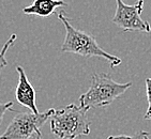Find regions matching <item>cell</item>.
I'll list each match as a JSON object with an SVG mask.
<instances>
[{"instance_id": "6da1fadb", "label": "cell", "mask_w": 151, "mask_h": 139, "mask_svg": "<svg viewBox=\"0 0 151 139\" xmlns=\"http://www.w3.org/2000/svg\"><path fill=\"white\" fill-rule=\"evenodd\" d=\"M57 16L65 28V38L61 46L62 52L76 54V55L83 56L86 58L100 57L108 61L111 67H115L121 63L122 60L119 57L111 55L107 52H105L103 48H101L92 35L83 30L74 28L71 25L70 19L64 12L58 13Z\"/></svg>"}, {"instance_id": "7a4b0ae2", "label": "cell", "mask_w": 151, "mask_h": 139, "mask_svg": "<svg viewBox=\"0 0 151 139\" xmlns=\"http://www.w3.org/2000/svg\"><path fill=\"white\" fill-rule=\"evenodd\" d=\"M50 130L59 139H75L90 134L87 110L70 104L61 109H54L50 116Z\"/></svg>"}, {"instance_id": "3957f363", "label": "cell", "mask_w": 151, "mask_h": 139, "mask_svg": "<svg viewBox=\"0 0 151 139\" xmlns=\"http://www.w3.org/2000/svg\"><path fill=\"white\" fill-rule=\"evenodd\" d=\"M132 86V82L119 84L107 74H93L87 92L79 96V106L85 110L111 105Z\"/></svg>"}, {"instance_id": "277c9868", "label": "cell", "mask_w": 151, "mask_h": 139, "mask_svg": "<svg viewBox=\"0 0 151 139\" xmlns=\"http://www.w3.org/2000/svg\"><path fill=\"white\" fill-rule=\"evenodd\" d=\"M54 109L43 113L17 112L10 122L0 139H41V128L50 120Z\"/></svg>"}, {"instance_id": "5b68a950", "label": "cell", "mask_w": 151, "mask_h": 139, "mask_svg": "<svg viewBox=\"0 0 151 139\" xmlns=\"http://www.w3.org/2000/svg\"><path fill=\"white\" fill-rule=\"evenodd\" d=\"M116 13L113 17V23L115 25L124 32L151 31L150 24L142 18L144 0H137V2L133 6L125 4L123 0H116Z\"/></svg>"}, {"instance_id": "8992f818", "label": "cell", "mask_w": 151, "mask_h": 139, "mask_svg": "<svg viewBox=\"0 0 151 139\" xmlns=\"http://www.w3.org/2000/svg\"><path fill=\"white\" fill-rule=\"evenodd\" d=\"M16 72L18 73V84L15 90V99L18 104L27 107L30 111L35 113H40L35 103V90L29 79L27 77L26 73L20 65L16 67Z\"/></svg>"}, {"instance_id": "52a82bcc", "label": "cell", "mask_w": 151, "mask_h": 139, "mask_svg": "<svg viewBox=\"0 0 151 139\" xmlns=\"http://www.w3.org/2000/svg\"><path fill=\"white\" fill-rule=\"evenodd\" d=\"M63 0H35L28 6H25L23 12L28 15H38L40 17L46 18L60 6H67Z\"/></svg>"}, {"instance_id": "ba28073f", "label": "cell", "mask_w": 151, "mask_h": 139, "mask_svg": "<svg viewBox=\"0 0 151 139\" xmlns=\"http://www.w3.org/2000/svg\"><path fill=\"white\" fill-rule=\"evenodd\" d=\"M15 40H16V34L13 33V34L8 39V41H6V43H4V45H3L2 49H1V52H0V70L2 69V67H6L8 61L6 60V52L9 50L10 47L13 45V43L15 42Z\"/></svg>"}, {"instance_id": "9c48e42d", "label": "cell", "mask_w": 151, "mask_h": 139, "mask_svg": "<svg viewBox=\"0 0 151 139\" xmlns=\"http://www.w3.org/2000/svg\"><path fill=\"white\" fill-rule=\"evenodd\" d=\"M107 139H149V133L145 130H140L138 133L134 134L132 136L128 135H117V136H109Z\"/></svg>"}, {"instance_id": "30bf717a", "label": "cell", "mask_w": 151, "mask_h": 139, "mask_svg": "<svg viewBox=\"0 0 151 139\" xmlns=\"http://www.w3.org/2000/svg\"><path fill=\"white\" fill-rule=\"evenodd\" d=\"M13 102H8V103H4V104H0V125L2 123V120H3V117H4V113L6 111H14L13 108Z\"/></svg>"}, {"instance_id": "8fae6325", "label": "cell", "mask_w": 151, "mask_h": 139, "mask_svg": "<svg viewBox=\"0 0 151 139\" xmlns=\"http://www.w3.org/2000/svg\"><path fill=\"white\" fill-rule=\"evenodd\" d=\"M146 93H147V101H148L147 112H149L151 111V77L146 78Z\"/></svg>"}, {"instance_id": "7c38bea8", "label": "cell", "mask_w": 151, "mask_h": 139, "mask_svg": "<svg viewBox=\"0 0 151 139\" xmlns=\"http://www.w3.org/2000/svg\"><path fill=\"white\" fill-rule=\"evenodd\" d=\"M145 119H151V111H149V112H146Z\"/></svg>"}]
</instances>
